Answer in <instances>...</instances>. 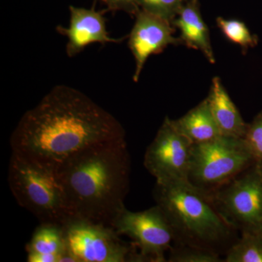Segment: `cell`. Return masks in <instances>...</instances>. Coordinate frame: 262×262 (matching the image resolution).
<instances>
[{
  "label": "cell",
  "instance_id": "15",
  "mask_svg": "<svg viewBox=\"0 0 262 262\" xmlns=\"http://www.w3.org/2000/svg\"><path fill=\"white\" fill-rule=\"evenodd\" d=\"M172 120L177 130L192 144L206 142L222 136L207 98L184 116Z\"/></svg>",
  "mask_w": 262,
  "mask_h": 262
},
{
  "label": "cell",
  "instance_id": "3",
  "mask_svg": "<svg viewBox=\"0 0 262 262\" xmlns=\"http://www.w3.org/2000/svg\"><path fill=\"white\" fill-rule=\"evenodd\" d=\"M153 196L173 228L174 243L222 255L238 238L237 231L224 220L211 196L188 181L156 182Z\"/></svg>",
  "mask_w": 262,
  "mask_h": 262
},
{
  "label": "cell",
  "instance_id": "8",
  "mask_svg": "<svg viewBox=\"0 0 262 262\" xmlns=\"http://www.w3.org/2000/svg\"><path fill=\"white\" fill-rule=\"evenodd\" d=\"M113 227L120 236L132 239L141 262L167 261L165 253L173 246L175 237L166 215L158 205L142 211L124 208L114 221Z\"/></svg>",
  "mask_w": 262,
  "mask_h": 262
},
{
  "label": "cell",
  "instance_id": "2",
  "mask_svg": "<svg viewBox=\"0 0 262 262\" xmlns=\"http://www.w3.org/2000/svg\"><path fill=\"white\" fill-rule=\"evenodd\" d=\"M57 171L74 215L113 227L130 185L125 139L90 148Z\"/></svg>",
  "mask_w": 262,
  "mask_h": 262
},
{
  "label": "cell",
  "instance_id": "16",
  "mask_svg": "<svg viewBox=\"0 0 262 262\" xmlns=\"http://www.w3.org/2000/svg\"><path fill=\"white\" fill-rule=\"evenodd\" d=\"M225 253V262H262V234L242 232Z\"/></svg>",
  "mask_w": 262,
  "mask_h": 262
},
{
  "label": "cell",
  "instance_id": "21",
  "mask_svg": "<svg viewBox=\"0 0 262 262\" xmlns=\"http://www.w3.org/2000/svg\"><path fill=\"white\" fill-rule=\"evenodd\" d=\"M106 5L108 10L116 11L123 10L131 14H137L139 10V5L136 0H100Z\"/></svg>",
  "mask_w": 262,
  "mask_h": 262
},
{
  "label": "cell",
  "instance_id": "19",
  "mask_svg": "<svg viewBox=\"0 0 262 262\" xmlns=\"http://www.w3.org/2000/svg\"><path fill=\"white\" fill-rule=\"evenodd\" d=\"M139 7L151 14L156 15L173 24L182 9L183 0H136Z\"/></svg>",
  "mask_w": 262,
  "mask_h": 262
},
{
  "label": "cell",
  "instance_id": "6",
  "mask_svg": "<svg viewBox=\"0 0 262 262\" xmlns=\"http://www.w3.org/2000/svg\"><path fill=\"white\" fill-rule=\"evenodd\" d=\"M62 229L67 252L76 262H141L134 243L122 241L112 226L73 215Z\"/></svg>",
  "mask_w": 262,
  "mask_h": 262
},
{
  "label": "cell",
  "instance_id": "17",
  "mask_svg": "<svg viewBox=\"0 0 262 262\" xmlns=\"http://www.w3.org/2000/svg\"><path fill=\"white\" fill-rule=\"evenodd\" d=\"M216 22L224 35L231 42L239 45L245 51L257 45V37L251 34L244 22L222 17L217 18Z\"/></svg>",
  "mask_w": 262,
  "mask_h": 262
},
{
  "label": "cell",
  "instance_id": "14",
  "mask_svg": "<svg viewBox=\"0 0 262 262\" xmlns=\"http://www.w3.org/2000/svg\"><path fill=\"white\" fill-rule=\"evenodd\" d=\"M27 261L60 262L67 253L62 226L40 223L26 246Z\"/></svg>",
  "mask_w": 262,
  "mask_h": 262
},
{
  "label": "cell",
  "instance_id": "12",
  "mask_svg": "<svg viewBox=\"0 0 262 262\" xmlns=\"http://www.w3.org/2000/svg\"><path fill=\"white\" fill-rule=\"evenodd\" d=\"M206 98L221 135L244 139L248 124L244 121L237 106L229 97L220 77L213 79Z\"/></svg>",
  "mask_w": 262,
  "mask_h": 262
},
{
  "label": "cell",
  "instance_id": "18",
  "mask_svg": "<svg viewBox=\"0 0 262 262\" xmlns=\"http://www.w3.org/2000/svg\"><path fill=\"white\" fill-rule=\"evenodd\" d=\"M169 262H221L219 253L204 248L174 243L169 250Z\"/></svg>",
  "mask_w": 262,
  "mask_h": 262
},
{
  "label": "cell",
  "instance_id": "5",
  "mask_svg": "<svg viewBox=\"0 0 262 262\" xmlns=\"http://www.w3.org/2000/svg\"><path fill=\"white\" fill-rule=\"evenodd\" d=\"M255 163L244 139L220 136L193 144L188 182L210 194Z\"/></svg>",
  "mask_w": 262,
  "mask_h": 262
},
{
  "label": "cell",
  "instance_id": "4",
  "mask_svg": "<svg viewBox=\"0 0 262 262\" xmlns=\"http://www.w3.org/2000/svg\"><path fill=\"white\" fill-rule=\"evenodd\" d=\"M8 179L18 204L35 215L40 223L62 226L73 216L55 169L12 152Z\"/></svg>",
  "mask_w": 262,
  "mask_h": 262
},
{
  "label": "cell",
  "instance_id": "20",
  "mask_svg": "<svg viewBox=\"0 0 262 262\" xmlns=\"http://www.w3.org/2000/svg\"><path fill=\"white\" fill-rule=\"evenodd\" d=\"M244 139L256 163H262V111L248 124Z\"/></svg>",
  "mask_w": 262,
  "mask_h": 262
},
{
  "label": "cell",
  "instance_id": "13",
  "mask_svg": "<svg viewBox=\"0 0 262 262\" xmlns=\"http://www.w3.org/2000/svg\"><path fill=\"white\" fill-rule=\"evenodd\" d=\"M173 25L180 31L182 44L201 51L208 61L215 63V58L210 39L208 27L202 18L195 3L183 6Z\"/></svg>",
  "mask_w": 262,
  "mask_h": 262
},
{
  "label": "cell",
  "instance_id": "1",
  "mask_svg": "<svg viewBox=\"0 0 262 262\" xmlns=\"http://www.w3.org/2000/svg\"><path fill=\"white\" fill-rule=\"evenodd\" d=\"M125 139L112 114L78 90L58 84L24 114L10 142L12 152L58 170L90 148Z\"/></svg>",
  "mask_w": 262,
  "mask_h": 262
},
{
  "label": "cell",
  "instance_id": "7",
  "mask_svg": "<svg viewBox=\"0 0 262 262\" xmlns=\"http://www.w3.org/2000/svg\"><path fill=\"white\" fill-rule=\"evenodd\" d=\"M208 194L232 228L262 234V163L253 164Z\"/></svg>",
  "mask_w": 262,
  "mask_h": 262
},
{
  "label": "cell",
  "instance_id": "9",
  "mask_svg": "<svg viewBox=\"0 0 262 262\" xmlns=\"http://www.w3.org/2000/svg\"><path fill=\"white\" fill-rule=\"evenodd\" d=\"M192 145L166 117L146 149L144 166L157 183L188 181Z\"/></svg>",
  "mask_w": 262,
  "mask_h": 262
},
{
  "label": "cell",
  "instance_id": "11",
  "mask_svg": "<svg viewBox=\"0 0 262 262\" xmlns=\"http://www.w3.org/2000/svg\"><path fill=\"white\" fill-rule=\"evenodd\" d=\"M70 21L67 28L58 26L56 31L67 38L66 52L69 57H75L89 45L119 43L124 39H115L108 34L106 19L101 12L94 8L70 6Z\"/></svg>",
  "mask_w": 262,
  "mask_h": 262
},
{
  "label": "cell",
  "instance_id": "10",
  "mask_svg": "<svg viewBox=\"0 0 262 262\" xmlns=\"http://www.w3.org/2000/svg\"><path fill=\"white\" fill-rule=\"evenodd\" d=\"M173 24L167 20L140 10L130 35L128 46L135 58L136 69L133 76L134 82H139L141 72L148 58L161 53L170 45L182 44L180 38L174 37Z\"/></svg>",
  "mask_w": 262,
  "mask_h": 262
}]
</instances>
